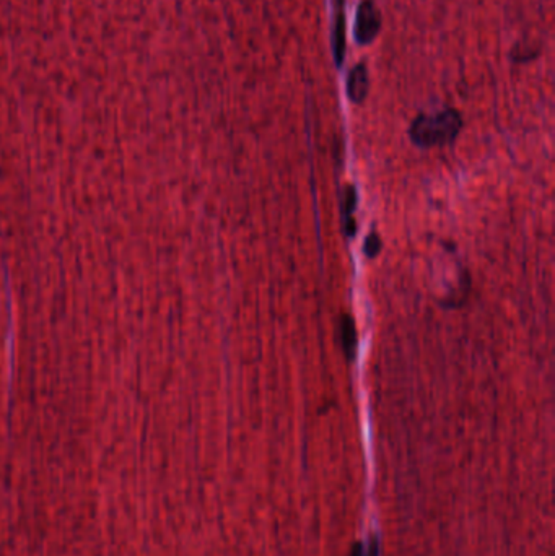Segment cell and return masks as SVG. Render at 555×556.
<instances>
[{
  "mask_svg": "<svg viewBox=\"0 0 555 556\" xmlns=\"http://www.w3.org/2000/svg\"><path fill=\"white\" fill-rule=\"evenodd\" d=\"M462 124L461 114L456 110L446 108L435 114H419L411 124L409 135L419 147H443L454 142L460 135Z\"/></svg>",
  "mask_w": 555,
  "mask_h": 556,
  "instance_id": "1",
  "label": "cell"
},
{
  "mask_svg": "<svg viewBox=\"0 0 555 556\" xmlns=\"http://www.w3.org/2000/svg\"><path fill=\"white\" fill-rule=\"evenodd\" d=\"M383 27V19L373 0H363L357 10L354 37L360 46H368L377 39Z\"/></svg>",
  "mask_w": 555,
  "mask_h": 556,
  "instance_id": "2",
  "label": "cell"
},
{
  "mask_svg": "<svg viewBox=\"0 0 555 556\" xmlns=\"http://www.w3.org/2000/svg\"><path fill=\"white\" fill-rule=\"evenodd\" d=\"M336 15H334V27H332V54L336 65L340 67L346 59L347 49V35H346V0H334Z\"/></svg>",
  "mask_w": 555,
  "mask_h": 556,
  "instance_id": "3",
  "label": "cell"
},
{
  "mask_svg": "<svg viewBox=\"0 0 555 556\" xmlns=\"http://www.w3.org/2000/svg\"><path fill=\"white\" fill-rule=\"evenodd\" d=\"M370 92V75L365 62H358L350 69L347 77L348 100L355 104H362Z\"/></svg>",
  "mask_w": 555,
  "mask_h": 556,
  "instance_id": "4",
  "label": "cell"
},
{
  "mask_svg": "<svg viewBox=\"0 0 555 556\" xmlns=\"http://www.w3.org/2000/svg\"><path fill=\"white\" fill-rule=\"evenodd\" d=\"M342 335H344V347H346V355L352 360L355 355L357 348V332H355V325L352 323L350 317L344 319V327H342Z\"/></svg>",
  "mask_w": 555,
  "mask_h": 556,
  "instance_id": "5",
  "label": "cell"
},
{
  "mask_svg": "<svg viewBox=\"0 0 555 556\" xmlns=\"http://www.w3.org/2000/svg\"><path fill=\"white\" fill-rule=\"evenodd\" d=\"M380 249H381V241H380L378 234L373 233L368 236L367 241H365V250H367L368 256L371 258V256H377Z\"/></svg>",
  "mask_w": 555,
  "mask_h": 556,
  "instance_id": "6",
  "label": "cell"
}]
</instances>
